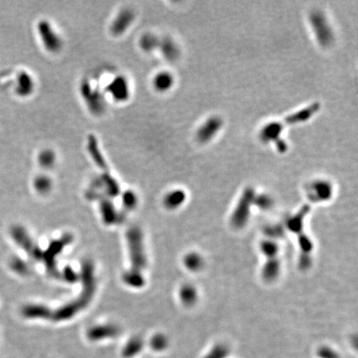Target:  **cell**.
<instances>
[{
	"label": "cell",
	"mask_w": 358,
	"mask_h": 358,
	"mask_svg": "<svg viewBox=\"0 0 358 358\" xmlns=\"http://www.w3.org/2000/svg\"><path fill=\"white\" fill-rule=\"evenodd\" d=\"M37 32L46 51L50 53H58L62 51L64 45L62 36L48 19L38 21Z\"/></svg>",
	"instance_id": "3957f363"
},
{
	"label": "cell",
	"mask_w": 358,
	"mask_h": 358,
	"mask_svg": "<svg viewBox=\"0 0 358 358\" xmlns=\"http://www.w3.org/2000/svg\"><path fill=\"white\" fill-rule=\"evenodd\" d=\"M333 184L325 179H318L311 182L307 187V195L313 203H323L332 198Z\"/></svg>",
	"instance_id": "ba28073f"
},
{
	"label": "cell",
	"mask_w": 358,
	"mask_h": 358,
	"mask_svg": "<svg viewBox=\"0 0 358 358\" xmlns=\"http://www.w3.org/2000/svg\"><path fill=\"white\" fill-rule=\"evenodd\" d=\"M285 129V126L282 122H269L259 130V139L264 144L273 143V144H275L283 139L282 133Z\"/></svg>",
	"instance_id": "30bf717a"
},
{
	"label": "cell",
	"mask_w": 358,
	"mask_h": 358,
	"mask_svg": "<svg viewBox=\"0 0 358 358\" xmlns=\"http://www.w3.org/2000/svg\"><path fill=\"white\" fill-rule=\"evenodd\" d=\"M154 345H156L158 347V349H162L165 347V344H166V339L164 337H158L154 339Z\"/></svg>",
	"instance_id": "4316f807"
},
{
	"label": "cell",
	"mask_w": 358,
	"mask_h": 358,
	"mask_svg": "<svg viewBox=\"0 0 358 358\" xmlns=\"http://www.w3.org/2000/svg\"><path fill=\"white\" fill-rule=\"evenodd\" d=\"M253 188H246L240 196L237 203L234 212L231 215V225L235 228L240 229L244 227L248 222L251 215V208L254 205V198L256 196Z\"/></svg>",
	"instance_id": "277c9868"
},
{
	"label": "cell",
	"mask_w": 358,
	"mask_h": 358,
	"mask_svg": "<svg viewBox=\"0 0 358 358\" xmlns=\"http://www.w3.org/2000/svg\"><path fill=\"white\" fill-rule=\"evenodd\" d=\"M159 42L160 38H158L155 34L152 33H145L139 38L138 45L139 48H141L142 51L150 53L158 49Z\"/></svg>",
	"instance_id": "2e32d148"
},
{
	"label": "cell",
	"mask_w": 358,
	"mask_h": 358,
	"mask_svg": "<svg viewBox=\"0 0 358 358\" xmlns=\"http://www.w3.org/2000/svg\"><path fill=\"white\" fill-rule=\"evenodd\" d=\"M254 205L263 210L271 208L273 205V199L268 194H256L254 198Z\"/></svg>",
	"instance_id": "cb8c5ba5"
},
{
	"label": "cell",
	"mask_w": 358,
	"mask_h": 358,
	"mask_svg": "<svg viewBox=\"0 0 358 358\" xmlns=\"http://www.w3.org/2000/svg\"><path fill=\"white\" fill-rule=\"evenodd\" d=\"M87 149L88 152L98 167H100L102 170H107V164L104 161L102 150L100 149L98 140L96 138V136L93 135H90L88 137Z\"/></svg>",
	"instance_id": "9a60e30c"
},
{
	"label": "cell",
	"mask_w": 358,
	"mask_h": 358,
	"mask_svg": "<svg viewBox=\"0 0 358 358\" xmlns=\"http://www.w3.org/2000/svg\"><path fill=\"white\" fill-rule=\"evenodd\" d=\"M222 118L220 116H212L206 119L201 124L196 132V139L200 144H208L219 134L223 127Z\"/></svg>",
	"instance_id": "8992f818"
},
{
	"label": "cell",
	"mask_w": 358,
	"mask_h": 358,
	"mask_svg": "<svg viewBox=\"0 0 358 358\" xmlns=\"http://www.w3.org/2000/svg\"><path fill=\"white\" fill-rule=\"evenodd\" d=\"M136 12L130 8H124L118 12L110 25V32L114 37H120L130 29L136 20Z\"/></svg>",
	"instance_id": "52a82bcc"
},
{
	"label": "cell",
	"mask_w": 358,
	"mask_h": 358,
	"mask_svg": "<svg viewBox=\"0 0 358 358\" xmlns=\"http://www.w3.org/2000/svg\"><path fill=\"white\" fill-rule=\"evenodd\" d=\"M15 92L17 96L22 98L29 97L34 93L35 90V81L32 75L27 71H21L17 74L16 78Z\"/></svg>",
	"instance_id": "7c38bea8"
},
{
	"label": "cell",
	"mask_w": 358,
	"mask_h": 358,
	"mask_svg": "<svg viewBox=\"0 0 358 358\" xmlns=\"http://www.w3.org/2000/svg\"><path fill=\"white\" fill-rule=\"evenodd\" d=\"M37 158L40 166L46 170H49L56 164L57 153L51 148H45L38 153Z\"/></svg>",
	"instance_id": "e0dca14e"
},
{
	"label": "cell",
	"mask_w": 358,
	"mask_h": 358,
	"mask_svg": "<svg viewBox=\"0 0 358 358\" xmlns=\"http://www.w3.org/2000/svg\"><path fill=\"white\" fill-rule=\"evenodd\" d=\"M180 297L184 305H194L198 299V292L192 285H187L181 289Z\"/></svg>",
	"instance_id": "ffe728a7"
},
{
	"label": "cell",
	"mask_w": 358,
	"mask_h": 358,
	"mask_svg": "<svg viewBox=\"0 0 358 358\" xmlns=\"http://www.w3.org/2000/svg\"><path fill=\"white\" fill-rule=\"evenodd\" d=\"M186 194L183 190L177 189L170 192L165 198V205L170 208H176L185 202Z\"/></svg>",
	"instance_id": "d6986e66"
},
{
	"label": "cell",
	"mask_w": 358,
	"mask_h": 358,
	"mask_svg": "<svg viewBox=\"0 0 358 358\" xmlns=\"http://www.w3.org/2000/svg\"><path fill=\"white\" fill-rule=\"evenodd\" d=\"M34 186L38 192H48L51 188V178L45 175H40L34 181Z\"/></svg>",
	"instance_id": "603a6c76"
},
{
	"label": "cell",
	"mask_w": 358,
	"mask_h": 358,
	"mask_svg": "<svg viewBox=\"0 0 358 358\" xmlns=\"http://www.w3.org/2000/svg\"><path fill=\"white\" fill-rule=\"evenodd\" d=\"M158 49L164 59L168 62H176L180 57L179 46L171 37H165L160 39Z\"/></svg>",
	"instance_id": "4fadbf2b"
},
{
	"label": "cell",
	"mask_w": 358,
	"mask_h": 358,
	"mask_svg": "<svg viewBox=\"0 0 358 358\" xmlns=\"http://www.w3.org/2000/svg\"><path fill=\"white\" fill-rule=\"evenodd\" d=\"M203 257L198 253H190L184 259V264L187 268L192 271H200L203 266Z\"/></svg>",
	"instance_id": "7402d4cb"
},
{
	"label": "cell",
	"mask_w": 358,
	"mask_h": 358,
	"mask_svg": "<svg viewBox=\"0 0 358 358\" xmlns=\"http://www.w3.org/2000/svg\"><path fill=\"white\" fill-rule=\"evenodd\" d=\"M80 93L91 115L97 117L104 115L106 110V100L99 88L92 85L87 79H84L80 85Z\"/></svg>",
	"instance_id": "7a4b0ae2"
},
{
	"label": "cell",
	"mask_w": 358,
	"mask_h": 358,
	"mask_svg": "<svg viewBox=\"0 0 358 358\" xmlns=\"http://www.w3.org/2000/svg\"><path fill=\"white\" fill-rule=\"evenodd\" d=\"M105 93L116 103L127 102L131 96L130 81L123 74L116 75L105 86Z\"/></svg>",
	"instance_id": "5b68a950"
},
{
	"label": "cell",
	"mask_w": 358,
	"mask_h": 358,
	"mask_svg": "<svg viewBox=\"0 0 358 358\" xmlns=\"http://www.w3.org/2000/svg\"><path fill=\"white\" fill-rule=\"evenodd\" d=\"M260 250L266 259L278 257L279 254V245L272 239L263 240L260 244Z\"/></svg>",
	"instance_id": "44dd1931"
},
{
	"label": "cell",
	"mask_w": 358,
	"mask_h": 358,
	"mask_svg": "<svg viewBox=\"0 0 358 358\" xmlns=\"http://www.w3.org/2000/svg\"><path fill=\"white\" fill-rule=\"evenodd\" d=\"M308 22L317 42L322 48H329L335 41V34L326 15L318 9L311 12Z\"/></svg>",
	"instance_id": "6da1fadb"
},
{
	"label": "cell",
	"mask_w": 358,
	"mask_h": 358,
	"mask_svg": "<svg viewBox=\"0 0 358 358\" xmlns=\"http://www.w3.org/2000/svg\"><path fill=\"white\" fill-rule=\"evenodd\" d=\"M280 268L281 265L278 257L266 259L262 269L263 279L267 282H272L279 276Z\"/></svg>",
	"instance_id": "5bb4252c"
},
{
	"label": "cell",
	"mask_w": 358,
	"mask_h": 358,
	"mask_svg": "<svg viewBox=\"0 0 358 358\" xmlns=\"http://www.w3.org/2000/svg\"><path fill=\"white\" fill-rule=\"evenodd\" d=\"M319 355L322 358H338L336 353L332 350L328 349L327 347L322 348L320 352H319Z\"/></svg>",
	"instance_id": "484cf974"
},
{
	"label": "cell",
	"mask_w": 358,
	"mask_h": 358,
	"mask_svg": "<svg viewBox=\"0 0 358 358\" xmlns=\"http://www.w3.org/2000/svg\"><path fill=\"white\" fill-rule=\"evenodd\" d=\"M320 108H321L320 103L313 102L306 107L289 115L286 118H285L282 123L286 127L288 125H294V124H302V123L308 121L310 119L315 116L316 114L319 112Z\"/></svg>",
	"instance_id": "9c48e42d"
},
{
	"label": "cell",
	"mask_w": 358,
	"mask_h": 358,
	"mask_svg": "<svg viewBox=\"0 0 358 358\" xmlns=\"http://www.w3.org/2000/svg\"><path fill=\"white\" fill-rule=\"evenodd\" d=\"M309 212V207L305 206L299 211V213H297L295 216H293L290 220L289 221L288 223V227L293 231V233L299 234L303 231L304 228V221L307 216V213Z\"/></svg>",
	"instance_id": "ac0fdd59"
},
{
	"label": "cell",
	"mask_w": 358,
	"mask_h": 358,
	"mask_svg": "<svg viewBox=\"0 0 358 358\" xmlns=\"http://www.w3.org/2000/svg\"><path fill=\"white\" fill-rule=\"evenodd\" d=\"M228 353V347L225 344H217L204 358H225Z\"/></svg>",
	"instance_id": "d4e9b609"
},
{
	"label": "cell",
	"mask_w": 358,
	"mask_h": 358,
	"mask_svg": "<svg viewBox=\"0 0 358 358\" xmlns=\"http://www.w3.org/2000/svg\"><path fill=\"white\" fill-rule=\"evenodd\" d=\"M174 75L170 71L163 70L158 71L153 77V88L158 93L164 94L169 92L174 86Z\"/></svg>",
	"instance_id": "8fae6325"
}]
</instances>
